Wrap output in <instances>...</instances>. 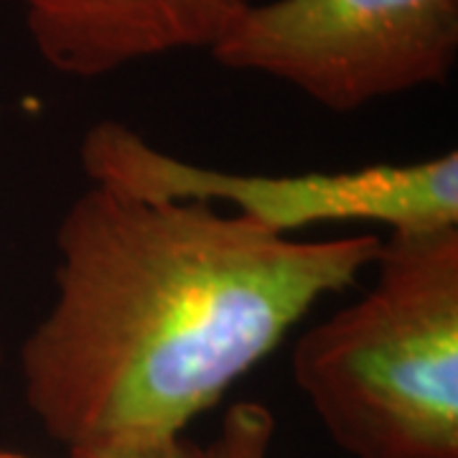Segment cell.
<instances>
[{
	"label": "cell",
	"instance_id": "cell-1",
	"mask_svg": "<svg viewBox=\"0 0 458 458\" xmlns=\"http://www.w3.org/2000/svg\"><path fill=\"white\" fill-rule=\"evenodd\" d=\"M379 245L89 183L59 219L54 301L21 346L29 410L69 454L183 436Z\"/></svg>",
	"mask_w": 458,
	"mask_h": 458
},
{
	"label": "cell",
	"instance_id": "cell-2",
	"mask_svg": "<svg viewBox=\"0 0 458 458\" xmlns=\"http://www.w3.org/2000/svg\"><path fill=\"white\" fill-rule=\"evenodd\" d=\"M372 270L298 336L295 387L352 458H458V225L390 232Z\"/></svg>",
	"mask_w": 458,
	"mask_h": 458
},
{
	"label": "cell",
	"instance_id": "cell-3",
	"mask_svg": "<svg viewBox=\"0 0 458 458\" xmlns=\"http://www.w3.org/2000/svg\"><path fill=\"white\" fill-rule=\"evenodd\" d=\"M80 164L89 183L140 199L225 204L278 237L354 222L390 232L458 225L456 150L349 171L240 174L179 158L120 120H99L84 132Z\"/></svg>",
	"mask_w": 458,
	"mask_h": 458
},
{
	"label": "cell",
	"instance_id": "cell-4",
	"mask_svg": "<svg viewBox=\"0 0 458 458\" xmlns=\"http://www.w3.org/2000/svg\"><path fill=\"white\" fill-rule=\"evenodd\" d=\"M212 56L291 84L327 110L354 113L451 77L458 0L252 3Z\"/></svg>",
	"mask_w": 458,
	"mask_h": 458
},
{
	"label": "cell",
	"instance_id": "cell-5",
	"mask_svg": "<svg viewBox=\"0 0 458 458\" xmlns=\"http://www.w3.org/2000/svg\"><path fill=\"white\" fill-rule=\"evenodd\" d=\"M33 47L59 74L95 80L174 51L212 49L255 0H21Z\"/></svg>",
	"mask_w": 458,
	"mask_h": 458
},
{
	"label": "cell",
	"instance_id": "cell-6",
	"mask_svg": "<svg viewBox=\"0 0 458 458\" xmlns=\"http://www.w3.org/2000/svg\"><path fill=\"white\" fill-rule=\"evenodd\" d=\"M276 415L255 400L234 403L209 441L186 436L74 451L69 458H273Z\"/></svg>",
	"mask_w": 458,
	"mask_h": 458
},
{
	"label": "cell",
	"instance_id": "cell-7",
	"mask_svg": "<svg viewBox=\"0 0 458 458\" xmlns=\"http://www.w3.org/2000/svg\"><path fill=\"white\" fill-rule=\"evenodd\" d=\"M0 458H31L26 454H16V451H0Z\"/></svg>",
	"mask_w": 458,
	"mask_h": 458
},
{
	"label": "cell",
	"instance_id": "cell-8",
	"mask_svg": "<svg viewBox=\"0 0 458 458\" xmlns=\"http://www.w3.org/2000/svg\"><path fill=\"white\" fill-rule=\"evenodd\" d=\"M0 367H3V344H0Z\"/></svg>",
	"mask_w": 458,
	"mask_h": 458
}]
</instances>
